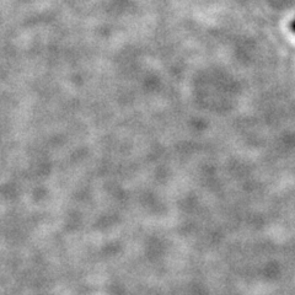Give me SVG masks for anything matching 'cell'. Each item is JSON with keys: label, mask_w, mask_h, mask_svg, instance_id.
Masks as SVG:
<instances>
[{"label": "cell", "mask_w": 295, "mask_h": 295, "mask_svg": "<svg viewBox=\"0 0 295 295\" xmlns=\"http://www.w3.org/2000/svg\"><path fill=\"white\" fill-rule=\"evenodd\" d=\"M293 29H294V31H295V21L293 22Z\"/></svg>", "instance_id": "obj_1"}]
</instances>
